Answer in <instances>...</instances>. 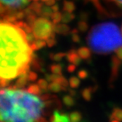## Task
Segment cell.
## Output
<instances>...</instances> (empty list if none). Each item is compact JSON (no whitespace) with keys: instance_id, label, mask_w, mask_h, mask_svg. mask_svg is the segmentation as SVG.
I'll return each instance as SVG.
<instances>
[{"instance_id":"12","label":"cell","mask_w":122,"mask_h":122,"mask_svg":"<svg viewBox=\"0 0 122 122\" xmlns=\"http://www.w3.org/2000/svg\"><path fill=\"white\" fill-rule=\"evenodd\" d=\"M91 49H88L87 47H80L79 49L77 50L78 55L82 59L84 60H88L91 57Z\"/></svg>"},{"instance_id":"14","label":"cell","mask_w":122,"mask_h":122,"mask_svg":"<svg viewBox=\"0 0 122 122\" xmlns=\"http://www.w3.org/2000/svg\"><path fill=\"white\" fill-rule=\"evenodd\" d=\"M29 7L35 13H36L38 15H41L42 7H43V4H41L40 2H38L37 1H35L31 5H30Z\"/></svg>"},{"instance_id":"33","label":"cell","mask_w":122,"mask_h":122,"mask_svg":"<svg viewBox=\"0 0 122 122\" xmlns=\"http://www.w3.org/2000/svg\"><path fill=\"white\" fill-rule=\"evenodd\" d=\"M38 75L36 72L34 71H29L28 72V80L31 82H34L37 80Z\"/></svg>"},{"instance_id":"16","label":"cell","mask_w":122,"mask_h":122,"mask_svg":"<svg viewBox=\"0 0 122 122\" xmlns=\"http://www.w3.org/2000/svg\"><path fill=\"white\" fill-rule=\"evenodd\" d=\"M74 10H75V5L73 2L64 0L63 1V11L64 12L72 13Z\"/></svg>"},{"instance_id":"28","label":"cell","mask_w":122,"mask_h":122,"mask_svg":"<svg viewBox=\"0 0 122 122\" xmlns=\"http://www.w3.org/2000/svg\"><path fill=\"white\" fill-rule=\"evenodd\" d=\"M65 56H66V54L64 53V52H59V53H57L55 55L51 53L49 57L51 60H53L55 61H60L63 59V57H64Z\"/></svg>"},{"instance_id":"34","label":"cell","mask_w":122,"mask_h":122,"mask_svg":"<svg viewBox=\"0 0 122 122\" xmlns=\"http://www.w3.org/2000/svg\"><path fill=\"white\" fill-rule=\"evenodd\" d=\"M10 83V80H7L5 78H1V81H0V85H1V88H5Z\"/></svg>"},{"instance_id":"24","label":"cell","mask_w":122,"mask_h":122,"mask_svg":"<svg viewBox=\"0 0 122 122\" xmlns=\"http://www.w3.org/2000/svg\"><path fill=\"white\" fill-rule=\"evenodd\" d=\"M62 14L61 13L57 11V12H54L53 14L51 15V20H52V22L55 24H59V22L60 21H62Z\"/></svg>"},{"instance_id":"46","label":"cell","mask_w":122,"mask_h":122,"mask_svg":"<svg viewBox=\"0 0 122 122\" xmlns=\"http://www.w3.org/2000/svg\"><path fill=\"white\" fill-rule=\"evenodd\" d=\"M71 34H74V33H78V30L76 29H74L71 32Z\"/></svg>"},{"instance_id":"13","label":"cell","mask_w":122,"mask_h":122,"mask_svg":"<svg viewBox=\"0 0 122 122\" xmlns=\"http://www.w3.org/2000/svg\"><path fill=\"white\" fill-rule=\"evenodd\" d=\"M47 44L46 42H45L43 40L41 39H36L32 43L30 44V47L33 51H36L38 49H40L43 47H44Z\"/></svg>"},{"instance_id":"2","label":"cell","mask_w":122,"mask_h":122,"mask_svg":"<svg viewBox=\"0 0 122 122\" xmlns=\"http://www.w3.org/2000/svg\"><path fill=\"white\" fill-rule=\"evenodd\" d=\"M0 97V120L7 122L38 121L45 103L27 91L2 88Z\"/></svg>"},{"instance_id":"32","label":"cell","mask_w":122,"mask_h":122,"mask_svg":"<svg viewBox=\"0 0 122 122\" xmlns=\"http://www.w3.org/2000/svg\"><path fill=\"white\" fill-rule=\"evenodd\" d=\"M46 43L49 47H52L54 46L56 43H57V41H56V39L55 37H49L47 40H46Z\"/></svg>"},{"instance_id":"49","label":"cell","mask_w":122,"mask_h":122,"mask_svg":"<svg viewBox=\"0 0 122 122\" xmlns=\"http://www.w3.org/2000/svg\"></svg>"},{"instance_id":"29","label":"cell","mask_w":122,"mask_h":122,"mask_svg":"<svg viewBox=\"0 0 122 122\" xmlns=\"http://www.w3.org/2000/svg\"><path fill=\"white\" fill-rule=\"evenodd\" d=\"M57 82L60 83L61 85V86H62V91H67V87L68 85V82L65 77H63L62 75H61Z\"/></svg>"},{"instance_id":"44","label":"cell","mask_w":122,"mask_h":122,"mask_svg":"<svg viewBox=\"0 0 122 122\" xmlns=\"http://www.w3.org/2000/svg\"><path fill=\"white\" fill-rule=\"evenodd\" d=\"M51 9L53 10L54 12H57V11L59 10V7L57 5H52V7H51Z\"/></svg>"},{"instance_id":"27","label":"cell","mask_w":122,"mask_h":122,"mask_svg":"<svg viewBox=\"0 0 122 122\" xmlns=\"http://www.w3.org/2000/svg\"><path fill=\"white\" fill-rule=\"evenodd\" d=\"M36 13H32L28 15H27V18H26V21H27V23L31 26V27H32V25L34 24L35 21H36Z\"/></svg>"},{"instance_id":"38","label":"cell","mask_w":122,"mask_h":122,"mask_svg":"<svg viewBox=\"0 0 122 122\" xmlns=\"http://www.w3.org/2000/svg\"><path fill=\"white\" fill-rule=\"evenodd\" d=\"M72 40L74 43H80V37L78 33L72 34Z\"/></svg>"},{"instance_id":"8","label":"cell","mask_w":122,"mask_h":122,"mask_svg":"<svg viewBox=\"0 0 122 122\" xmlns=\"http://www.w3.org/2000/svg\"><path fill=\"white\" fill-rule=\"evenodd\" d=\"M66 57L68 62L74 63L76 66H79L81 63L82 58L78 55V52L75 49H71L70 51H68L66 54Z\"/></svg>"},{"instance_id":"31","label":"cell","mask_w":122,"mask_h":122,"mask_svg":"<svg viewBox=\"0 0 122 122\" xmlns=\"http://www.w3.org/2000/svg\"><path fill=\"white\" fill-rule=\"evenodd\" d=\"M26 39H27V41L29 43L30 45L36 40V37H35L33 33L32 34V33H27V34L26 33Z\"/></svg>"},{"instance_id":"25","label":"cell","mask_w":122,"mask_h":122,"mask_svg":"<svg viewBox=\"0 0 122 122\" xmlns=\"http://www.w3.org/2000/svg\"><path fill=\"white\" fill-rule=\"evenodd\" d=\"M38 85H39L40 88L42 89L43 92H46L49 89H48V81L46 80H44V79H41L38 81Z\"/></svg>"},{"instance_id":"20","label":"cell","mask_w":122,"mask_h":122,"mask_svg":"<svg viewBox=\"0 0 122 122\" xmlns=\"http://www.w3.org/2000/svg\"><path fill=\"white\" fill-rule=\"evenodd\" d=\"M69 118H70V120L72 122H79L82 120V115L80 112L74 111L69 114Z\"/></svg>"},{"instance_id":"43","label":"cell","mask_w":122,"mask_h":122,"mask_svg":"<svg viewBox=\"0 0 122 122\" xmlns=\"http://www.w3.org/2000/svg\"><path fill=\"white\" fill-rule=\"evenodd\" d=\"M107 1H112L115 2L119 7H121L122 8V0H107Z\"/></svg>"},{"instance_id":"39","label":"cell","mask_w":122,"mask_h":122,"mask_svg":"<svg viewBox=\"0 0 122 122\" xmlns=\"http://www.w3.org/2000/svg\"><path fill=\"white\" fill-rule=\"evenodd\" d=\"M115 52H116V55L118 56V57L122 60V46H120L119 48H118V49L115 51Z\"/></svg>"},{"instance_id":"45","label":"cell","mask_w":122,"mask_h":122,"mask_svg":"<svg viewBox=\"0 0 122 122\" xmlns=\"http://www.w3.org/2000/svg\"><path fill=\"white\" fill-rule=\"evenodd\" d=\"M69 93L71 96V97H74L76 96V91H74V90H69Z\"/></svg>"},{"instance_id":"47","label":"cell","mask_w":122,"mask_h":122,"mask_svg":"<svg viewBox=\"0 0 122 122\" xmlns=\"http://www.w3.org/2000/svg\"><path fill=\"white\" fill-rule=\"evenodd\" d=\"M42 2H46V1H47V0H41Z\"/></svg>"},{"instance_id":"40","label":"cell","mask_w":122,"mask_h":122,"mask_svg":"<svg viewBox=\"0 0 122 122\" xmlns=\"http://www.w3.org/2000/svg\"><path fill=\"white\" fill-rule=\"evenodd\" d=\"M80 19L81 20H83V21H87L88 19V14L85 13V12H82L80 13Z\"/></svg>"},{"instance_id":"18","label":"cell","mask_w":122,"mask_h":122,"mask_svg":"<svg viewBox=\"0 0 122 122\" xmlns=\"http://www.w3.org/2000/svg\"><path fill=\"white\" fill-rule=\"evenodd\" d=\"M53 10L51 9V7H49L46 6H43L42 10H41V16L44 17V18H49L53 14Z\"/></svg>"},{"instance_id":"9","label":"cell","mask_w":122,"mask_h":122,"mask_svg":"<svg viewBox=\"0 0 122 122\" xmlns=\"http://www.w3.org/2000/svg\"><path fill=\"white\" fill-rule=\"evenodd\" d=\"M53 30L57 33H59L61 35H66H66L70 33V27H69L68 25L65 24V23L57 24H53Z\"/></svg>"},{"instance_id":"10","label":"cell","mask_w":122,"mask_h":122,"mask_svg":"<svg viewBox=\"0 0 122 122\" xmlns=\"http://www.w3.org/2000/svg\"><path fill=\"white\" fill-rule=\"evenodd\" d=\"M110 122L122 121V110L121 108H115L110 116Z\"/></svg>"},{"instance_id":"26","label":"cell","mask_w":122,"mask_h":122,"mask_svg":"<svg viewBox=\"0 0 122 122\" xmlns=\"http://www.w3.org/2000/svg\"><path fill=\"white\" fill-rule=\"evenodd\" d=\"M80 80L76 76H72L71 78H70V80H69V85H70L71 88H78L80 85Z\"/></svg>"},{"instance_id":"17","label":"cell","mask_w":122,"mask_h":122,"mask_svg":"<svg viewBox=\"0 0 122 122\" xmlns=\"http://www.w3.org/2000/svg\"><path fill=\"white\" fill-rule=\"evenodd\" d=\"M48 89L49 91L54 92V93H57L60 91H62V86L61 85L57 82H51L48 86Z\"/></svg>"},{"instance_id":"37","label":"cell","mask_w":122,"mask_h":122,"mask_svg":"<svg viewBox=\"0 0 122 122\" xmlns=\"http://www.w3.org/2000/svg\"><path fill=\"white\" fill-rule=\"evenodd\" d=\"M14 24H15L18 27H19V28H21V30H23L28 24H27V22H24V21H15V22L14 23Z\"/></svg>"},{"instance_id":"3","label":"cell","mask_w":122,"mask_h":122,"mask_svg":"<svg viewBox=\"0 0 122 122\" xmlns=\"http://www.w3.org/2000/svg\"><path fill=\"white\" fill-rule=\"evenodd\" d=\"M87 43L94 53L107 55L122 46V35L114 23L98 24L90 30L87 36Z\"/></svg>"},{"instance_id":"6","label":"cell","mask_w":122,"mask_h":122,"mask_svg":"<svg viewBox=\"0 0 122 122\" xmlns=\"http://www.w3.org/2000/svg\"><path fill=\"white\" fill-rule=\"evenodd\" d=\"M121 59L118 57V56H112V70H111V76L110 79V82L112 83L115 82V80L117 79L119 68L121 66Z\"/></svg>"},{"instance_id":"5","label":"cell","mask_w":122,"mask_h":122,"mask_svg":"<svg viewBox=\"0 0 122 122\" xmlns=\"http://www.w3.org/2000/svg\"><path fill=\"white\" fill-rule=\"evenodd\" d=\"M31 0H1V15L8 10H21L25 8Z\"/></svg>"},{"instance_id":"11","label":"cell","mask_w":122,"mask_h":122,"mask_svg":"<svg viewBox=\"0 0 122 122\" xmlns=\"http://www.w3.org/2000/svg\"><path fill=\"white\" fill-rule=\"evenodd\" d=\"M19 79L17 80L15 85H17L19 88H23L25 87V85L27 84V80H28V72H24L21 74L19 76Z\"/></svg>"},{"instance_id":"41","label":"cell","mask_w":122,"mask_h":122,"mask_svg":"<svg viewBox=\"0 0 122 122\" xmlns=\"http://www.w3.org/2000/svg\"><path fill=\"white\" fill-rule=\"evenodd\" d=\"M75 69H76V65L75 64H71V65H69L67 68V70L69 73H72L75 71Z\"/></svg>"},{"instance_id":"42","label":"cell","mask_w":122,"mask_h":122,"mask_svg":"<svg viewBox=\"0 0 122 122\" xmlns=\"http://www.w3.org/2000/svg\"><path fill=\"white\" fill-rule=\"evenodd\" d=\"M45 2L47 6H52L53 5H55V0H47V1H46Z\"/></svg>"},{"instance_id":"48","label":"cell","mask_w":122,"mask_h":122,"mask_svg":"<svg viewBox=\"0 0 122 122\" xmlns=\"http://www.w3.org/2000/svg\"><path fill=\"white\" fill-rule=\"evenodd\" d=\"M34 1H38V0H34Z\"/></svg>"},{"instance_id":"30","label":"cell","mask_w":122,"mask_h":122,"mask_svg":"<svg viewBox=\"0 0 122 122\" xmlns=\"http://www.w3.org/2000/svg\"><path fill=\"white\" fill-rule=\"evenodd\" d=\"M78 29L80 32H86L88 30V24L86 23V21L81 20L79 23H78Z\"/></svg>"},{"instance_id":"22","label":"cell","mask_w":122,"mask_h":122,"mask_svg":"<svg viewBox=\"0 0 122 122\" xmlns=\"http://www.w3.org/2000/svg\"><path fill=\"white\" fill-rule=\"evenodd\" d=\"M75 18L74 14L72 13H69V12H65L63 15H62V21L63 23H68L71 21H72Z\"/></svg>"},{"instance_id":"35","label":"cell","mask_w":122,"mask_h":122,"mask_svg":"<svg viewBox=\"0 0 122 122\" xmlns=\"http://www.w3.org/2000/svg\"><path fill=\"white\" fill-rule=\"evenodd\" d=\"M78 76L80 78V79H85V78L88 77V74L85 70H80L78 72Z\"/></svg>"},{"instance_id":"4","label":"cell","mask_w":122,"mask_h":122,"mask_svg":"<svg viewBox=\"0 0 122 122\" xmlns=\"http://www.w3.org/2000/svg\"><path fill=\"white\" fill-rule=\"evenodd\" d=\"M53 22H51L47 18L41 17L37 19L32 25V32L36 39L47 40L53 30Z\"/></svg>"},{"instance_id":"15","label":"cell","mask_w":122,"mask_h":122,"mask_svg":"<svg viewBox=\"0 0 122 122\" xmlns=\"http://www.w3.org/2000/svg\"><path fill=\"white\" fill-rule=\"evenodd\" d=\"M27 91L28 92H30V93H32V94H35V95H40L43 92L42 89L40 88L39 85H36V84L30 85L29 87L27 88Z\"/></svg>"},{"instance_id":"36","label":"cell","mask_w":122,"mask_h":122,"mask_svg":"<svg viewBox=\"0 0 122 122\" xmlns=\"http://www.w3.org/2000/svg\"><path fill=\"white\" fill-rule=\"evenodd\" d=\"M15 16H16L17 19H22L26 16V14L24 10H19V11H17Z\"/></svg>"},{"instance_id":"21","label":"cell","mask_w":122,"mask_h":122,"mask_svg":"<svg viewBox=\"0 0 122 122\" xmlns=\"http://www.w3.org/2000/svg\"><path fill=\"white\" fill-rule=\"evenodd\" d=\"M63 102L65 104V105L67 106V107H68L74 106V104H75V101L72 98V97H71V95L70 96H69V95H66V96H65V97H63Z\"/></svg>"},{"instance_id":"19","label":"cell","mask_w":122,"mask_h":122,"mask_svg":"<svg viewBox=\"0 0 122 122\" xmlns=\"http://www.w3.org/2000/svg\"><path fill=\"white\" fill-rule=\"evenodd\" d=\"M93 89L92 87H90V88H85L82 91V96L84 98V99L85 101H91V93H93Z\"/></svg>"},{"instance_id":"1","label":"cell","mask_w":122,"mask_h":122,"mask_svg":"<svg viewBox=\"0 0 122 122\" xmlns=\"http://www.w3.org/2000/svg\"><path fill=\"white\" fill-rule=\"evenodd\" d=\"M1 66L0 76L13 80L29 72L33 50L26 39V33L12 23L1 21Z\"/></svg>"},{"instance_id":"23","label":"cell","mask_w":122,"mask_h":122,"mask_svg":"<svg viewBox=\"0 0 122 122\" xmlns=\"http://www.w3.org/2000/svg\"><path fill=\"white\" fill-rule=\"evenodd\" d=\"M49 68L53 74L62 75V65L61 64H52L50 66Z\"/></svg>"},{"instance_id":"7","label":"cell","mask_w":122,"mask_h":122,"mask_svg":"<svg viewBox=\"0 0 122 122\" xmlns=\"http://www.w3.org/2000/svg\"><path fill=\"white\" fill-rule=\"evenodd\" d=\"M49 121L51 122H68L70 121L69 115H67L64 112H60L57 110L54 112V114L50 117Z\"/></svg>"}]
</instances>
